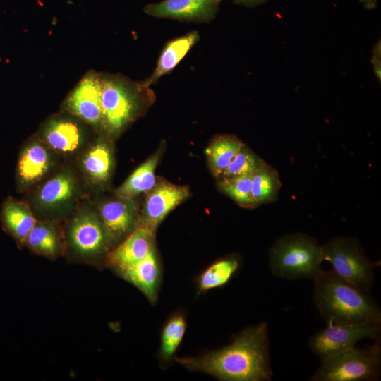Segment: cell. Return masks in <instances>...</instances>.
<instances>
[{"label":"cell","mask_w":381,"mask_h":381,"mask_svg":"<svg viewBox=\"0 0 381 381\" xmlns=\"http://www.w3.org/2000/svg\"><path fill=\"white\" fill-rule=\"evenodd\" d=\"M265 162L262 159L244 145L219 178L252 175Z\"/></svg>","instance_id":"27"},{"label":"cell","mask_w":381,"mask_h":381,"mask_svg":"<svg viewBox=\"0 0 381 381\" xmlns=\"http://www.w3.org/2000/svg\"><path fill=\"white\" fill-rule=\"evenodd\" d=\"M239 267V259L235 255L214 262L199 276L198 279L199 292L225 285L236 273Z\"/></svg>","instance_id":"22"},{"label":"cell","mask_w":381,"mask_h":381,"mask_svg":"<svg viewBox=\"0 0 381 381\" xmlns=\"http://www.w3.org/2000/svg\"><path fill=\"white\" fill-rule=\"evenodd\" d=\"M222 1V0H163L146 5L144 12L155 18L207 23L215 18Z\"/></svg>","instance_id":"9"},{"label":"cell","mask_w":381,"mask_h":381,"mask_svg":"<svg viewBox=\"0 0 381 381\" xmlns=\"http://www.w3.org/2000/svg\"><path fill=\"white\" fill-rule=\"evenodd\" d=\"M0 61H1V58H0Z\"/></svg>","instance_id":"31"},{"label":"cell","mask_w":381,"mask_h":381,"mask_svg":"<svg viewBox=\"0 0 381 381\" xmlns=\"http://www.w3.org/2000/svg\"><path fill=\"white\" fill-rule=\"evenodd\" d=\"M381 348L378 343L356 346L322 359L311 381H363L377 379L380 373Z\"/></svg>","instance_id":"5"},{"label":"cell","mask_w":381,"mask_h":381,"mask_svg":"<svg viewBox=\"0 0 381 381\" xmlns=\"http://www.w3.org/2000/svg\"><path fill=\"white\" fill-rule=\"evenodd\" d=\"M186 323L181 314L172 316L165 324L161 337L160 356L169 361L180 345L185 334Z\"/></svg>","instance_id":"25"},{"label":"cell","mask_w":381,"mask_h":381,"mask_svg":"<svg viewBox=\"0 0 381 381\" xmlns=\"http://www.w3.org/2000/svg\"><path fill=\"white\" fill-rule=\"evenodd\" d=\"M372 59L375 73L380 78V43L374 47Z\"/></svg>","instance_id":"29"},{"label":"cell","mask_w":381,"mask_h":381,"mask_svg":"<svg viewBox=\"0 0 381 381\" xmlns=\"http://www.w3.org/2000/svg\"><path fill=\"white\" fill-rule=\"evenodd\" d=\"M251 178V194L258 206L277 199L282 183L277 170L265 162Z\"/></svg>","instance_id":"20"},{"label":"cell","mask_w":381,"mask_h":381,"mask_svg":"<svg viewBox=\"0 0 381 381\" xmlns=\"http://www.w3.org/2000/svg\"><path fill=\"white\" fill-rule=\"evenodd\" d=\"M188 195L189 190L186 186L159 181L146 198L141 226L155 233L164 217Z\"/></svg>","instance_id":"10"},{"label":"cell","mask_w":381,"mask_h":381,"mask_svg":"<svg viewBox=\"0 0 381 381\" xmlns=\"http://www.w3.org/2000/svg\"><path fill=\"white\" fill-rule=\"evenodd\" d=\"M111 164L112 157L110 149L104 142H99L92 147L83 159L86 172L97 181L107 179Z\"/></svg>","instance_id":"24"},{"label":"cell","mask_w":381,"mask_h":381,"mask_svg":"<svg viewBox=\"0 0 381 381\" xmlns=\"http://www.w3.org/2000/svg\"><path fill=\"white\" fill-rule=\"evenodd\" d=\"M251 176L219 179V188L241 206L256 207L251 194Z\"/></svg>","instance_id":"26"},{"label":"cell","mask_w":381,"mask_h":381,"mask_svg":"<svg viewBox=\"0 0 381 381\" xmlns=\"http://www.w3.org/2000/svg\"><path fill=\"white\" fill-rule=\"evenodd\" d=\"M154 236V232L140 226L109 254L108 262L121 271L143 260L155 250Z\"/></svg>","instance_id":"12"},{"label":"cell","mask_w":381,"mask_h":381,"mask_svg":"<svg viewBox=\"0 0 381 381\" xmlns=\"http://www.w3.org/2000/svg\"><path fill=\"white\" fill-rule=\"evenodd\" d=\"M150 87L118 74H102L101 123L114 133L121 131L155 100Z\"/></svg>","instance_id":"3"},{"label":"cell","mask_w":381,"mask_h":381,"mask_svg":"<svg viewBox=\"0 0 381 381\" xmlns=\"http://www.w3.org/2000/svg\"><path fill=\"white\" fill-rule=\"evenodd\" d=\"M72 180L66 175H58L48 181L40 191L41 202L52 205L65 201L72 195Z\"/></svg>","instance_id":"28"},{"label":"cell","mask_w":381,"mask_h":381,"mask_svg":"<svg viewBox=\"0 0 381 381\" xmlns=\"http://www.w3.org/2000/svg\"><path fill=\"white\" fill-rule=\"evenodd\" d=\"M200 40L198 31L193 30L166 43L158 58L152 73L143 83L150 87L163 75L169 73Z\"/></svg>","instance_id":"13"},{"label":"cell","mask_w":381,"mask_h":381,"mask_svg":"<svg viewBox=\"0 0 381 381\" xmlns=\"http://www.w3.org/2000/svg\"><path fill=\"white\" fill-rule=\"evenodd\" d=\"M44 137L47 143L61 152H72L80 145L83 131L74 121L65 118L50 120L45 126Z\"/></svg>","instance_id":"16"},{"label":"cell","mask_w":381,"mask_h":381,"mask_svg":"<svg viewBox=\"0 0 381 381\" xmlns=\"http://www.w3.org/2000/svg\"><path fill=\"white\" fill-rule=\"evenodd\" d=\"M322 253L336 274L363 290L370 289L380 262L368 258L356 238H334L322 246Z\"/></svg>","instance_id":"6"},{"label":"cell","mask_w":381,"mask_h":381,"mask_svg":"<svg viewBox=\"0 0 381 381\" xmlns=\"http://www.w3.org/2000/svg\"><path fill=\"white\" fill-rule=\"evenodd\" d=\"M102 74L87 73L66 97L64 107L83 121L97 125L102 121Z\"/></svg>","instance_id":"8"},{"label":"cell","mask_w":381,"mask_h":381,"mask_svg":"<svg viewBox=\"0 0 381 381\" xmlns=\"http://www.w3.org/2000/svg\"><path fill=\"white\" fill-rule=\"evenodd\" d=\"M224 1V0H222ZM234 3L246 6L248 8H252L264 4L267 0H231Z\"/></svg>","instance_id":"30"},{"label":"cell","mask_w":381,"mask_h":381,"mask_svg":"<svg viewBox=\"0 0 381 381\" xmlns=\"http://www.w3.org/2000/svg\"><path fill=\"white\" fill-rule=\"evenodd\" d=\"M380 325L327 324L310 339V350L325 359L356 346L364 339H378Z\"/></svg>","instance_id":"7"},{"label":"cell","mask_w":381,"mask_h":381,"mask_svg":"<svg viewBox=\"0 0 381 381\" xmlns=\"http://www.w3.org/2000/svg\"><path fill=\"white\" fill-rule=\"evenodd\" d=\"M4 229L18 242L23 243L36 224L29 208L23 203L9 200L5 202L1 212Z\"/></svg>","instance_id":"17"},{"label":"cell","mask_w":381,"mask_h":381,"mask_svg":"<svg viewBox=\"0 0 381 381\" xmlns=\"http://www.w3.org/2000/svg\"><path fill=\"white\" fill-rule=\"evenodd\" d=\"M107 235L104 226L91 214L74 219L70 229V240L74 250L84 257L99 254L104 248Z\"/></svg>","instance_id":"11"},{"label":"cell","mask_w":381,"mask_h":381,"mask_svg":"<svg viewBox=\"0 0 381 381\" xmlns=\"http://www.w3.org/2000/svg\"><path fill=\"white\" fill-rule=\"evenodd\" d=\"M191 371L223 381H268L272 375L266 322L248 327L227 346L195 358H175Z\"/></svg>","instance_id":"1"},{"label":"cell","mask_w":381,"mask_h":381,"mask_svg":"<svg viewBox=\"0 0 381 381\" xmlns=\"http://www.w3.org/2000/svg\"><path fill=\"white\" fill-rule=\"evenodd\" d=\"M49 156L46 148L34 143L25 148L18 162L19 178L25 183H30L41 178L47 171Z\"/></svg>","instance_id":"21"},{"label":"cell","mask_w":381,"mask_h":381,"mask_svg":"<svg viewBox=\"0 0 381 381\" xmlns=\"http://www.w3.org/2000/svg\"><path fill=\"white\" fill-rule=\"evenodd\" d=\"M313 280V301L327 324L380 325V308L368 291L332 270H322Z\"/></svg>","instance_id":"2"},{"label":"cell","mask_w":381,"mask_h":381,"mask_svg":"<svg viewBox=\"0 0 381 381\" xmlns=\"http://www.w3.org/2000/svg\"><path fill=\"white\" fill-rule=\"evenodd\" d=\"M25 243L32 250L47 258L56 256L61 248L56 229L53 225L44 222H36Z\"/></svg>","instance_id":"23"},{"label":"cell","mask_w":381,"mask_h":381,"mask_svg":"<svg viewBox=\"0 0 381 381\" xmlns=\"http://www.w3.org/2000/svg\"><path fill=\"white\" fill-rule=\"evenodd\" d=\"M159 158V154L156 152L140 165L116 190L117 195L128 200L150 190L155 185V171Z\"/></svg>","instance_id":"19"},{"label":"cell","mask_w":381,"mask_h":381,"mask_svg":"<svg viewBox=\"0 0 381 381\" xmlns=\"http://www.w3.org/2000/svg\"><path fill=\"white\" fill-rule=\"evenodd\" d=\"M322 246L302 233L279 238L270 250L269 262L273 275L293 280L314 279L322 270Z\"/></svg>","instance_id":"4"},{"label":"cell","mask_w":381,"mask_h":381,"mask_svg":"<svg viewBox=\"0 0 381 381\" xmlns=\"http://www.w3.org/2000/svg\"><path fill=\"white\" fill-rule=\"evenodd\" d=\"M101 217L107 237L113 240L121 238L133 228L134 211L126 202L111 201L101 207Z\"/></svg>","instance_id":"15"},{"label":"cell","mask_w":381,"mask_h":381,"mask_svg":"<svg viewBox=\"0 0 381 381\" xmlns=\"http://www.w3.org/2000/svg\"><path fill=\"white\" fill-rule=\"evenodd\" d=\"M119 272L126 280L140 289L150 303L156 301L160 268L155 250L143 260Z\"/></svg>","instance_id":"14"},{"label":"cell","mask_w":381,"mask_h":381,"mask_svg":"<svg viewBox=\"0 0 381 381\" xmlns=\"http://www.w3.org/2000/svg\"><path fill=\"white\" fill-rule=\"evenodd\" d=\"M243 145L234 135H222L214 138L205 150L213 175L219 178Z\"/></svg>","instance_id":"18"}]
</instances>
